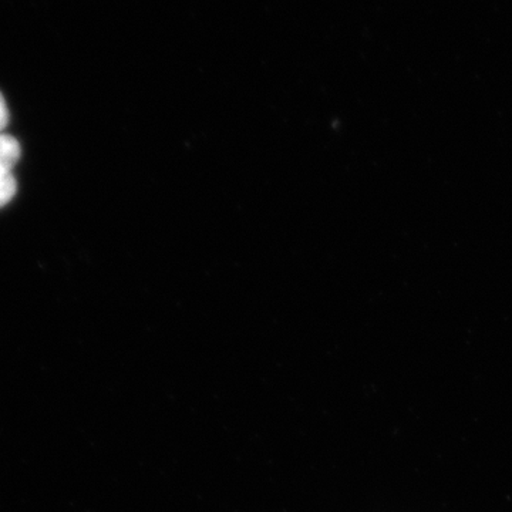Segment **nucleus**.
I'll list each match as a JSON object with an SVG mask.
<instances>
[{
    "label": "nucleus",
    "mask_w": 512,
    "mask_h": 512,
    "mask_svg": "<svg viewBox=\"0 0 512 512\" xmlns=\"http://www.w3.org/2000/svg\"><path fill=\"white\" fill-rule=\"evenodd\" d=\"M16 194V180L12 171L0 168V208L8 204Z\"/></svg>",
    "instance_id": "obj_2"
},
{
    "label": "nucleus",
    "mask_w": 512,
    "mask_h": 512,
    "mask_svg": "<svg viewBox=\"0 0 512 512\" xmlns=\"http://www.w3.org/2000/svg\"><path fill=\"white\" fill-rule=\"evenodd\" d=\"M20 158V146L16 138L0 134V168L12 171Z\"/></svg>",
    "instance_id": "obj_1"
},
{
    "label": "nucleus",
    "mask_w": 512,
    "mask_h": 512,
    "mask_svg": "<svg viewBox=\"0 0 512 512\" xmlns=\"http://www.w3.org/2000/svg\"><path fill=\"white\" fill-rule=\"evenodd\" d=\"M9 121V111L8 106H6V101L3 99L2 93H0V131L3 130L6 126H8Z\"/></svg>",
    "instance_id": "obj_3"
}]
</instances>
